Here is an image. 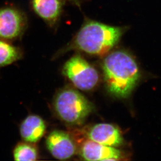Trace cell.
I'll list each match as a JSON object with an SVG mask.
<instances>
[{
  "mask_svg": "<svg viewBox=\"0 0 161 161\" xmlns=\"http://www.w3.org/2000/svg\"><path fill=\"white\" fill-rule=\"evenodd\" d=\"M28 27V18L24 11L13 4L0 8V38L7 41L21 39Z\"/></svg>",
  "mask_w": 161,
  "mask_h": 161,
  "instance_id": "cell-5",
  "label": "cell"
},
{
  "mask_svg": "<svg viewBox=\"0 0 161 161\" xmlns=\"http://www.w3.org/2000/svg\"><path fill=\"white\" fill-rule=\"evenodd\" d=\"M66 0H29V5L36 15L47 27L56 32L64 12Z\"/></svg>",
  "mask_w": 161,
  "mask_h": 161,
  "instance_id": "cell-6",
  "label": "cell"
},
{
  "mask_svg": "<svg viewBox=\"0 0 161 161\" xmlns=\"http://www.w3.org/2000/svg\"><path fill=\"white\" fill-rule=\"evenodd\" d=\"M47 148L54 158L69 159L76 153V144L69 134L64 131L54 130L46 138Z\"/></svg>",
  "mask_w": 161,
  "mask_h": 161,
  "instance_id": "cell-7",
  "label": "cell"
},
{
  "mask_svg": "<svg viewBox=\"0 0 161 161\" xmlns=\"http://www.w3.org/2000/svg\"><path fill=\"white\" fill-rule=\"evenodd\" d=\"M53 108L59 119L72 126L82 124L94 109L92 103L81 93L69 87L57 92Z\"/></svg>",
  "mask_w": 161,
  "mask_h": 161,
  "instance_id": "cell-3",
  "label": "cell"
},
{
  "mask_svg": "<svg viewBox=\"0 0 161 161\" xmlns=\"http://www.w3.org/2000/svg\"><path fill=\"white\" fill-rule=\"evenodd\" d=\"M13 158L15 161H36L39 158V152L33 143L24 142L16 146Z\"/></svg>",
  "mask_w": 161,
  "mask_h": 161,
  "instance_id": "cell-12",
  "label": "cell"
},
{
  "mask_svg": "<svg viewBox=\"0 0 161 161\" xmlns=\"http://www.w3.org/2000/svg\"><path fill=\"white\" fill-rule=\"evenodd\" d=\"M66 1L69 2V3L79 8H80L81 3H82V0H66Z\"/></svg>",
  "mask_w": 161,
  "mask_h": 161,
  "instance_id": "cell-13",
  "label": "cell"
},
{
  "mask_svg": "<svg viewBox=\"0 0 161 161\" xmlns=\"http://www.w3.org/2000/svg\"><path fill=\"white\" fill-rule=\"evenodd\" d=\"M62 73L75 87L83 91L92 89L99 81L97 70L79 54L74 55L66 62Z\"/></svg>",
  "mask_w": 161,
  "mask_h": 161,
  "instance_id": "cell-4",
  "label": "cell"
},
{
  "mask_svg": "<svg viewBox=\"0 0 161 161\" xmlns=\"http://www.w3.org/2000/svg\"><path fill=\"white\" fill-rule=\"evenodd\" d=\"M46 130V123L40 116L31 115L21 123L20 126V135L24 142L34 144L41 140Z\"/></svg>",
  "mask_w": 161,
  "mask_h": 161,
  "instance_id": "cell-10",
  "label": "cell"
},
{
  "mask_svg": "<svg viewBox=\"0 0 161 161\" xmlns=\"http://www.w3.org/2000/svg\"><path fill=\"white\" fill-rule=\"evenodd\" d=\"M128 26H115L85 18L78 31L66 45L53 56L58 58L72 51L105 56L119 42Z\"/></svg>",
  "mask_w": 161,
  "mask_h": 161,
  "instance_id": "cell-1",
  "label": "cell"
},
{
  "mask_svg": "<svg viewBox=\"0 0 161 161\" xmlns=\"http://www.w3.org/2000/svg\"><path fill=\"white\" fill-rule=\"evenodd\" d=\"M80 155L86 161L121 160L122 153L115 147L105 146L88 139L84 142Z\"/></svg>",
  "mask_w": 161,
  "mask_h": 161,
  "instance_id": "cell-8",
  "label": "cell"
},
{
  "mask_svg": "<svg viewBox=\"0 0 161 161\" xmlns=\"http://www.w3.org/2000/svg\"><path fill=\"white\" fill-rule=\"evenodd\" d=\"M87 136L90 140L105 146L116 147L123 143L119 129L110 124H98L89 129Z\"/></svg>",
  "mask_w": 161,
  "mask_h": 161,
  "instance_id": "cell-9",
  "label": "cell"
},
{
  "mask_svg": "<svg viewBox=\"0 0 161 161\" xmlns=\"http://www.w3.org/2000/svg\"><path fill=\"white\" fill-rule=\"evenodd\" d=\"M103 70L108 90L119 98L129 97L140 79L135 59L124 50L108 53L103 62Z\"/></svg>",
  "mask_w": 161,
  "mask_h": 161,
  "instance_id": "cell-2",
  "label": "cell"
},
{
  "mask_svg": "<svg viewBox=\"0 0 161 161\" xmlns=\"http://www.w3.org/2000/svg\"><path fill=\"white\" fill-rule=\"evenodd\" d=\"M23 57V51L20 47L0 38V67L13 64Z\"/></svg>",
  "mask_w": 161,
  "mask_h": 161,
  "instance_id": "cell-11",
  "label": "cell"
}]
</instances>
